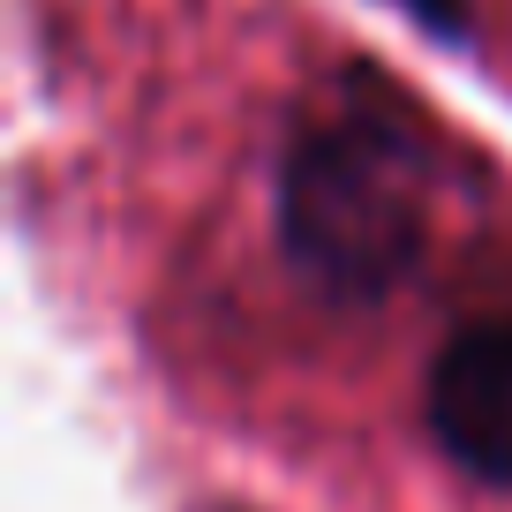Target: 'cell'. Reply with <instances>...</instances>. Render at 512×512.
I'll return each mask as SVG.
<instances>
[{
  "label": "cell",
  "instance_id": "3957f363",
  "mask_svg": "<svg viewBox=\"0 0 512 512\" xmlns=\"http://www.w3.org/2000/svg\"><path fill=\"white\" fill-rule=\"evenodd\" d=\"M400 16H415L422 31H437V38H460L467 31V0H392Z\"/></svg>",
  "mask_w": 512,
  "mask_h": 512
},
{
  "label": "cell",
  "instance_id": "6da1fadb",
  "mask_svg": "<svg viewBox=\"0 0 512 512\" xmlns=\"http://www.w3.org/2000/svg\"><path fill=\"white\" fill-rule=\"evenodd\" d=\"M279 241L324 294L377 302L400 287L422 256L430 196H422V151L400 113L339 106L294 128L272 181Z\"/></svg>",
  "mask_w": 512,
  "mask_h": 512
},
{
  "label": "cell",
  "instance_id": "7a4b0ae2",
  "mask_svg": "<svg viewBox=\"0 0 512 512\" xmlns=\"http://www.w3.org/2000/svg\"><path fill=\"white\" fill-rule=\"evenodd\" d=\"M437 452L490 490H512V317H475L437 347L422 377Z\"/></svg>",
  "mask_w": 512,
  "mask_h": 512
}]
</instances>
